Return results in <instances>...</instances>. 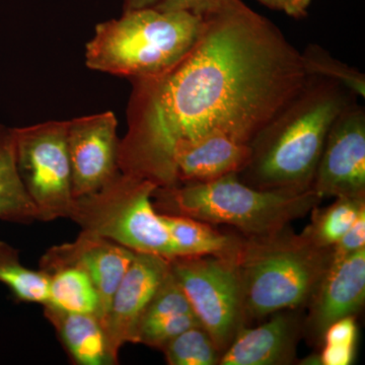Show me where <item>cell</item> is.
<instances>
[{"label": "cell", "instance_id": "obj_1", "mask_svg": "<svg viewBox=\"0 0 365 365\" xmlns=\"http://www.w3.org/2000/svg\"><path fill=\"white\" fill-rule=\"evenodd\" d=\"M203 20L200 37L178 63L131 79L118 163L158 188L179 184L178 143L222 134L251 144L309 78L302 53L242 0Z\"/></svg>", "mask_w": 365, "mask_h": 365}, {"label": "cell", "instance_id": "obj_2", "mask_svg": "<svg viewBox=\"0 0 365 365\" xmlns=\"http://www.w3.org/2000/svg\"><path fill=\"white\" fill-rule=\"evenodd\" d=\"M357 97L344 86L309 76L299 93L252 141L251 160L237 177L263 190L312 189L327 135Z\"/></svg>", "mask_w": 365, "mask_h": 365}, {"label": "cell", "instance_id": "obj_3", "mask_svg": "<svg viewBox=\"0 0 365 365\" xmlns=\"http://www.w3.org/2000/svg\"><path fill=\"white\" fill-rule=\"evenodd\" d=\"M323 198L306 191L263 190L245 184L237 174L201 182H185L153 192L160 215L187 216L209 225L237 228L247 237L276 234L304 217Z\"/></svg>", "mask_w": 365, "mask_h": 365}, {"label": "cell", "instance_id": "obj_4", "mask_svg": "<svg viewBox=\"0 0 365 365\" xmlns=\"http://www.w3.org/2000/svg\"><path fill=\"white\" fill-rule=\"evenodd\" d=\"M203 25V18L187 11H123L121 18L96 26L86 46V66L130 81L158 76L193 48Z\"/></svg>", "mask_w": 365, "mask_h": 365}, {"label": "cell", "instance_id": "obj_5", "mask_svg": "<svg viewBox=\"0 0 365 365\" xmlns=\"http://www.w3.org/2000/svg\"><path fill=\"white\" fill-rule=\"evenodd\" d=\"M237 264L248 323L307 307L332 264V248L314 246L287 227L266 237H244Z\"/></svg>", "mask_w": 365, "mask_h": 365}, {"label": "cell", "instance_id": "obj_6", "mask_svg": "<svg viewBox=\"0 0 365 365\" xmlns=\"http://www.w3.org/2000/svg\"><path fill=\"white\" fill-rule=\"evenodd\" d=\"M157 185L120 173L103 188L78 197L71 220L93 232L137 253L175 258L169 232L155 208Z\"/></svg>", "mask_w": 365, "mask_h": 365}, {"label": "cell", "instance_id": "obj_7", "mask_svg": "<svg viewBox=\"0 0 365 365\" xmlns=\"http://www.w3.org/2000/svg\"><path fill=\"white\" fill-rule=\"evenodd\" d=\"M16 167L39 222L71 217L72 192L67 121L14 128Z\"/></svg>", "mask_w": 365, "mask_h": 365}, {"label": "cell", "instance_id": "obj_8", "mask_svg": "<svg viewBox=\"0 0 365 365\" xmlns=\"http://www.w3.org/2000/svg\"><path fill=\"white\" fill-rule=\"evenodd\" d=\"M170 265L194 314L223 353L247 325L237 262L215 256L176 257Z\"/></svg>", "mask_w": 365, "mask_h": 365}, {"label": "cell", "instance_id": "obj_9", "mask_svg": "<svg viewBox=\"0 0 365 365\" xmlns=\"http://www.w3.org/2000/svg\"><path fill=\"white\" fill-rule=\"evenodd\" d=\"M312 189L323 199L365 197V109L357 100L333 122Z\"/></svg>", "mask_w": 365, "mask_h": 365}, {"label": "cell", "instance_id": "obj_10", "mask_svg": "<svg viewBox=\"0 0 365 365\" xmlns=\"http://www.w3.org/2000/svg\"><path fill=\"white\" fill-rule=\"evenodd\" d=\"M117 128V118L110 111L67 121L74 198L98 191L121 173Z\"/></svg>", "mask_w": 365, "mask_h": 365}, {"label": "cell", "instance_id": "obj_11", "mask_svg": "<svg viewBox=\"0 0 365 365\" xmlns=\"http://www.w3.org/2000/svg\"><path fill=\"white\" fill-rule=\"evenodd\" d=\"M135 252L93 232L81 230L76 241L54 246L40 260V270L78 267L93 281L100 299V319L104 323L113 295L133 260Z\"/></svg>", "mask_w": 365, "mask_h": 365}, {"label": "cell", "instance_id": "obj_12", "mask_svg": "<svg viewBox=\"0 0 365 365\" xmlns=\"http://www.w3.org/2000/svg\"><path fill=\"white\" fill-rule=\"evenodd\" d=\"M170 271L169 259L135 252L130 266L113 295L103 323L113 352L117 356L127 343L135 344L139 319Z\"/></svg>", "mask_w": 365, "mask_h": 365}, {"label": "cell", "instance_id": "obj_13", "mask_svg": "<svg viewBox=\"0 0 365 365\" xmlns=\"http://www.w3.org/2000/svg\"><path fill=\"white\" fill-rule=\"evenodd\" d=\"M365 248L331 264L311 299L304 331L322 341L334 322L355 316L364 304Z\"/></svg>", "mask_w": 365, "mask_h": 365}, {"label": "cell", "instance_id": "obj_14", "mask_svg": "<svg viewBox=\"0 0 365 365\" xmlns=\"http://www.w3.org/2000/svg\"><path fill=\"white\" fill-rule=\"evenodd\" d=\"M299 309L271 314V319L255 328L237 332L220 357V365H283L294 361L297 343L304 331Z\"/></svg>", "mask_w": 365, "mask_h": 365}, {"label": "cell", "instance_id": "obj_15", "mask_svg": "<svg viewBox=\"0 0 365 365\" xmlns=\"http://www.w3.org/2000/svg\"><path fill=\"white\" fill-rule=\"evenodd\" d=\"M251 155L250 144L222 134L181 141L174 153L178 182H208L240 174L248 165Z\"/></svg>", "mask_w": 365, "mask_h": 365}, {"label": "cell", "instance_id": "obj_16", "mask_svg": "<svg viewBox=\"0 0 365 365\" xmlns=\"http://www.w3.org/2000/svg\"><path fill=\"white\" fill-rule=\"evenodd\" d=\"M43 312L74 364H118V356L97 314L69 313L51 306H43Z\"/></svg>", "mask_w": 365, "mask_h": 365}, {"label": "cell", "instance_id": "obj_17", "mask_svg": "<svg viewBox=\"0 0 365 365\" xmlns=\"http://www.w3.org/2000/svg\"><path fill=\"white\" fill-rule=\"evenodd\" d=\"M160 216L169 232L175 256H215L235 262L239 258L244 240L242 235L222 234L209 223L187 216Z\"/></svg>", "mask_w": 365, "mask_h": 365}, {"label": "cell", "instance_id": "obj_18", "mask_svg": "<svg viewBox=\"0 0 365 365\" xmlns=\"http://www.w3.org/2000/svg\"><path fill=\"white\" fill-rule=\"evenodd\" d=\"M0 220L21 225L39 220L16 167L14 128L4 124H0Z\"/></svg>", "mask_w": 365, "mask_h": 365}, {"label": "cell", "instance_id": "obj_19", "mask_svg": "<svg viewBox=\"0 0 365 365\" xmlns=\"http://www.w3.org/2000/svg\"><path fill=\"white\" fill-rule=\"evenodd\" d=\"M48 302L69 313L93 314L100 318V299L93 281L78 267H61L48 274Z\"/></svg>", "mask_w": 365, "mask_h": 365}, {"label": "cell", "instance_id": "obj_20", "mask_svg": "<svg viewBox=\"0 0 365 365\" xmlns=\"http://www.w3.org/2000/svg\"><path fill=\"white\" fill-rule=\"evenodd\" d=\"M365 210V197H337L325 208L314 207L302 235L319 248H332Z\"/></svg>", "mask_w": 365, "mask_h": 365}, {"label": "cell", "instance_id": "obj_21", "mask_svg": "<svg viewBox=\"0 0 365 365\" xmlns=\"http://www.w3.org/2000/svg\"><path fill=\"white\" fill-rule=\"evenodd\" d=\"M0 283L9 288L16 302L42 306L48 302V274L26 268L21 262L20 251L4 241H0Z\"/></svg>", "mask_w": 365, "mask_h": 365}, {"label": "cell", "instance_id": "obj_22", "mask_svg": "<svg viewBox=\"0 0 365 365\" xmlns=\"http://www.w3.org/2000/svg\"><path fill=\"white\" fill-rule=\"evenodd\" d=\"M162 351L170 365L220 364L222 354L202 325L180 334Z\"/></svg>", "mask_w": 365, "mask_h": 365}, {"label": "cell", "instance_id": "obj_23", "mask_svg": "<svg viewBox=\"0 0 365 365\" xmlns=\"http://www.w3.org/2000/svg\"><path fill=\"white\" fill-rule=\"evenodd\" d=\"M302 53L309 76H322L344 86L359 98H365V76L359 69L336 59L317 44H309Z\"/></svg>", "mask_w": 365, "mask_h": 365}, {"label": "cell", "instance_id": "obj_24", "mask_svg": "<svg viewBox=\"0 0 365 365\" xmlns=\"http://www.w3.org/2000/svg\"><path fill=\"white\" fill-rule=\"evenodd\" d=\"M189 313H194L191 304L172 271H170L143 312L137 329L160 319Z\"/></svg>", "mask_w": 365, "mask_h": 365}, {"label": "cell", "instance_id": "obj_25", "mask_svg": "<svg viewBox=\"0 0 365 365\" xmlns=\"http://www.w3.org/2000/svg\"><path fill=\"white\" fill-rule=\"evenodd\" d=\"M201 325L194 313L178 314L137 329L135 344L162 350L170 340L190 328Z\"/></svg>", "mask_w": 365, "mask_h": 365}, {"label": "cell", "instance_id": "obj_26", "mask_svg": "<svg viewBox=\"0 0 365 365\" xmlns=\"http://www.w3.org/2000/svg\"><path fill=\"white\" fill-rule=\"evenodd\" d=\"M365 248V210L332 247V263Z\"/></svg>", "mask_w": 365, "mask_h": 365}, {"label": "cell", "instance_id": "obj_27", "mask_svg": "<svg viewBox=\"0 0 365 365\" xmlns=\"http://www.w3.org/2000/svg\"><path fill=\"white\" fill-rule=\"evenodd\" d=\"M357 325L355 316L345 317L331 324L323 334V345L356 348Z\"/></svg>", "mask_w": 365, "mask_h": 365}, {"label": "cell", "instance_id": "obj_28", "mask_svg": "<svg viewBox=\"0 0 365 365\" xmlns=\"http://www.w3.org/2000/svg\"><path fill=\"white\" fill-rule=\"evenodd\" d=\"M234 0H160L155 9L163 11H187L204 18Z\"/></svg>", "mask_w": 365, "mask_h": 365}, {"label": "cell", "instance_id": "obj_29", "mask_svg": "<svg viewBox=\"0 0 365 365\" xmlns=\"http://www.w3.org/2000/svg\"><path fill=\"white\" fill-rule=\"evenodd\" d=\"M273 11H282L292 18H306L312 0H257Z\"/></svg>", "mask_w": 365, "mask_h": 365}, {"label": "cell", "instance_id": "obj_30", "mask_svg": "<svg viewBox=\"0 0 365 365\" xmlns=\"http://www.w3.org/2000/svg\"><path fill=\"white\" fill-rule=\"evenodd\" d=\"M123 11L155 7L160 0H123Z\"/></svg>", "mask_w": 365, "mask_h": 365}]
</instances>
